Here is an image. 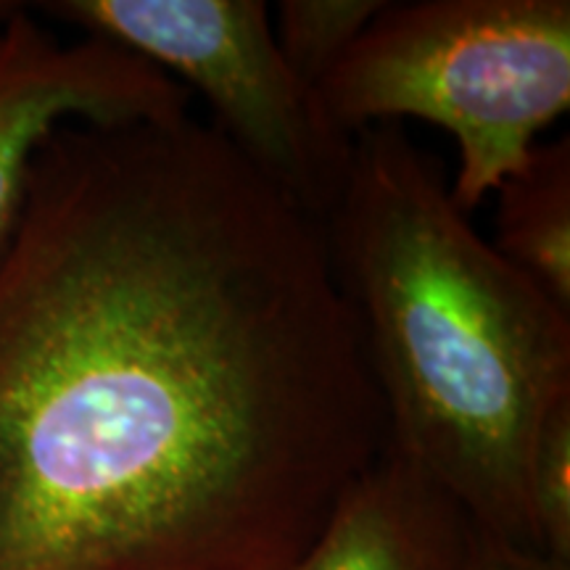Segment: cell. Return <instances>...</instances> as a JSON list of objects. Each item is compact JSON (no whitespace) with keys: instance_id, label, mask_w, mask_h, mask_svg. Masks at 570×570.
<instances>
[{"instance_id":"1","label":"cell","mask_w":570,"mask_h":570,"mask_svg":"<svg viewBox=\"0 0 570 570\" xmlns=\"http://www.w3.org/2000/svg\"><path fill=\"white\" fill-rule=\"evenodd\" d=\"M383 446L315 217L194 114L46 140L0 259V570H288Z\"/></svg>"},{"instance_id":"2","label":"cell","mask_w":570,"mask_h":570,"mask_svg":"<svg viewBox=\"0 0 570 570\" xmlns=\"http://www.w3.org/2000/svg\"><path fill=\"white\" fill-rule=\"evenodd\" d=\"M386 420V449L479 531L537 552L525 473L570 399V309L468 223L402 125L354 135L323 223Z\"/></svg>"},{"instance_id":"3","label":"cell","mask_w":570,"mask_h":570,"mask_svg":"<svg viewBox=\"0 0 570 570\" xmlns=\"http://www.w3.org/2000/svg\"><path fill=\"white\" fill-rule=\"evenodd\" d=\"M317 96L348 138L402 119L441 127L458 142L449 194L470 214L568 111L570 3L386 0Z\"/></svg>"},{"instance_id":"4","label":"cell","mask_w":570,"mask_h":570,"mask_svg":"<svg viewBox=\"0 0 570 570\" xmlns=\"http://www.w3.org/2000/svg\"><path fill=\"white\" fill-rule=\"evenodd\" d=\"M42 13L146 61L214 114V130L320 225L344 190L354 138L291 69L262 0H53Z\"/></svg>"},{"instance_id":"5","label":"cell","mask_w":570,"mask_h":570,"mask_svg":"<svg viewBox=\"0 0 570 570\" xmlns=\"http://www.w3.org/2000/svg\"><path fill=\"white\" fill-rule=\"evenodd\" d=\"M188 114L190 92L122 48L63 40L24 6L0 21V259L24 212L32 164L59 127Z\"/></svg>"},{"instance_id":"6","label":"cell","mask_w":570,"mask_h":570,"mask_svg":"<svg viewBox=\"0 0 570 570\" xmlns=\"http://www.w3.org/2000/svg\"><path fill=\"white\" fill-rule=\"evenodd\" d=\"M473 520L383 446L288 570H465Z\"/></svg>"},{"instance_id":"7","label":"cell","mask_w":570,"mask_h":570,"mask_svg":"<svg viewBox=\"0 0 570 570\" xmlns=\"http://www.w3.org/2000/svg\"><path fill=\"white\" fill-rule=\"evenodd\" d=\"M494 246L570 309V138L541 142L497 188Z\"/></svg>"},{"instance_id":"8","label":"cell","mask_w":570,"mask_h":570,"mask_svg":"<svg viewBox=\"0 0 570 570\" xmlns=\"http://www.w3.org/2000/svg\"><path fill=\"white\" fill-rule=\"evenodd\" d=\"M383 6L386 0H281L275 40L291 69L317 90Z\"/></svg>"},{"instance_id":"9","label":"cell","mask_w":570,"mask_h":570,"mask_svg":"<svg viewBox=\"0 0 570 570\" xmlns=\"http://www.w3.org/2000/svg\"><path fill=\"white\" fill-rule=\"evenodd\" d=\"M533 547L570 566V399L541 423L525 473Z\"/></svg>"},{"instance_id":"10","label":"cell","mask_w":570,"mask_h":570,"mask_svg":"<svg viewBox=\"0 0 570 570\" xmlns=\"http://www.w3.org/2000/svg\"><path fill=\"white\" fill-rule=\"evenodd\" d=\"M465 570H570V566L473 529Z\"/></svg>"},{"instance_id":"11","label":"cell","mask_w":570,"mask_h":570,"mask_svg":"<svg viewBox=\"0 0 570 570\" xmlns=\"http://www.w3.org/2000/svg\"><path fill=\"white\" fill-rule=\"evenodd\" d=\"M21 3H9V0H0V21L9 19L13 11H19Z\"/></svg>"}]
</instances>
